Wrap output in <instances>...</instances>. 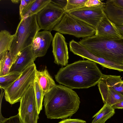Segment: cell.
Segmentation results:
<instances>
[{"instance_id": "cell-1", "label": "cell", "mask_w": 123, "mask_h": 123, "mask_svg": "<svg viewBox=\"0 0 123 123\" xmlns=\"http://www.w3.org/2000/svg\"><path fill=\"white\" fill-rule=\"evenodd\" d=\"M103 74L94 62L80 60L60 68L55 78L60 84L71 89H80L95 86Z\"/></svg>"}, {"instance_id": "cell-2", "label": "cell", "mask_w": 123, "mask_h": 123, "mask_svg": "<svg viewBox=\"0 0 123 123\" xmlns=\"http://www.w3.org/2000/svg\"><path fill=\"white\" fill-rule=\"evenodd\" d=\"M45 114L49 119H65L78 110L80 103L76 93L69 88L56 85L44 95Z\"/></svg>"}, {"instance_id": "cell-3", "label": "cell", "mask_w": 123, "mask_h": 123, "mask_svg": "<svg viewBox=\"0 0 123 123\" xmlns=\"http://www.w3.org/2000/svg\"><path fill=\"white\" fill-rule=\"evenodd\" d=\"M78 42L98 57L123 65V38L94 35L83 38Z\"/></svg>"}, {"instance_id": "cell-4", "label": "cell", "mask_w": 123, "mask_h": 123, "mask_svg": "<svg viewBox=\"0 0 123 123\" xmlns=\"http://www.w3.org/2000/svg\"><path fill=\"white\" fill-rule=\"evenodd\" d=\"M40 30L36 15L20 20L9 51L17 58L22 51L31 46L36 34Z\"/></svg>"}, {"instance_id": "cell-5", "label": "cell", "mask_w": 123, "mask_h": 123, "mask_svg": "<svg viewBox=\"0 0 123 123\" xmlns=\"http://www.w3.org/2000/svg\"><path fill=\"white\" fill-rule=\"evenodd\" d=\"M37 70L34 63L30 64L23 71L18 79L4 89L6 101L12 105L20 101L25 92L33 83Z\"/></svg>"}, {"instance_id": "cell-6", "label": "cell", "mask_w": 123, "mask_h": 123, "mask_svg": "<svg viewBox=\"0 0 123 123\" xmlns=\"http://www.w3.org/2000/svg\"><path fill=\"white\" fill-rule=\"evenodd\" d=\"M53 30L83 38L94 35L96 31L92 26L66 12Z\"/></svg>"}, {"instance_id": "cell-7", "label": "cell", "mask_w": 123, "mask_h": 123, "mask_svg": "<svg viewBox=\"0 0 123 123\" xmlns=\"http://www.w3.org/2000/svg\"><path fill=\"white\" fill-rule=\"evenodd\" d=\"M20 102L18 114L22 123H37L39 114L37 110L34 82L25 92Z\"/></svg>"}, {"instance_id": "cell-8", "label": "cell", "mask_w": 123, "mask_h": 123, "mask_svg": "<svg viewBox=\"0 0 123 123\" xmlns=\"http://www.w3.org/2000/svg\"><path fill=\"white\" fill-rule=\"evenodd\" d=\"M62 8L51 2L36 14L40 30L51 31L60 22L65 13Z\"/></svg>"}, {"instance_id": "cell-9", "label": "cell", "mask_w": 123, "mask_h": 123, "mask_svg": "<svg viewBox=\"0 0 123 123\" xmlns=\"http://www.w3.org/2000/svg\"><path fill=\"white\" fill-rule=\"evenodd\" d=\"M104 5L90 7L84 6L68 13L92 26L96 30L105 14Z\"/></svg>"}, {"instance_id": "cell-10", "label": "cell", "mask_w": 123, "mask_h": 123, "mask_svg": "<svg viewBox=\"0 0 123 123\" xmlns=\"http://www.w3.org/2000/svg\"><path fill=\"white\" fill-rule=\"evenodd\" d=\"M54 62L62 66L68 65L69 59L67 44L65 37L61 33H56L52 41Z\"/></svg>"}, {"instance_id": "cell-11", "label": "cell", "mask_w": 123, "mask_h": 123, "mask_svg": "<svg viewBox=\"0 0 123 123\" xmlns=\"http://www.w3.org/2000/svg\"><path fill=\"white\" fill-rule=\"evenodd\" d=\"M53 38L49 31L44 30L37 33L31 46L36 58L45 55Z\"/></svg>"}, {"instance_id": "cell-12", "label": "cell", "mask_w": 123, "mask_h": 123, "mask_svg": "<svg viewBox=\"0 0 123 123\" xmlns=\"http://www.w3.org/2000/svg\"><path fill=\"white\" fill-rule=\"evenodd\" d=\"M36 58L31 46L26 48L18 56L11 68L10 72L22 73L27 67L34 63Z\"/></svg>"}, {"instance_id": "cell-13", "label": "cell", "mask_w": 123, "mask_h": 123, "mask_svg": "<svg viewBox=\"0 0 123 123\" xmlns=\"http://www.w3.org/2000/svg\"><path fill=\"white\" fill-rule=\"evenodd\" d=\"M95 35L110 38H123L116 25L109 19L105 14L96 29Z\"/></svg>"}, {"instance_id": "cell-14", "label": "cell", "mask_w": 123, "mask_h": 123, "mask_svg": "<svg viewBox=\"0 0 123 123\" xmlns=\"http://www.w3.org/2000/svg\"><path fill=\"white\" fill-rule=\"evenodd\" d=\"M98 89L104 104L112 106L123 101V95L112 88L107 86L100 80L98 83Z\"/></svg>"}, {"instance_id": "cell-15", "label": "cell", "mask_w": 123, "mask_h": 123, "mask_svg": "<svg viewBox=\"0 0 123 123\" xmlns=\"http://www.w3.org/2000/svg\"><path fill=\"white\" fill-rule=\"evenodd\" d=\"M36 77L44 96L56 85L46 68L41 71L37 70Z\"/></svg>"}, {"instance_id": "cell-16", "label": "cell", "mask_w": 123, "mask_h": 123, "mask_svg": "<svg viewBox=\"0 0 123 123\" xmlns=\"http://www.w3.org/2000/svg\"><path fill=\"white\" fill-rule=\"evenodd\" d=\"M104 11L107 17L116 25H122L123 23V9L106 3Z\"/></svg>"}, {"instance_id": "cell-17", "label": "cell", "mask_w": 123, "mask_h": 123, "mask_svg": "<svg viewBox=\"0 0 123 123\" xmlns=\"http://www.w3.org/2000/svg\"><path fill=\"white\" fill-rule=\"evenodd\" d=\"M51 0H34L22 12L20 20L36 15L46 6Z\"/></svg>"}, {"instance_id": "cell-18", "label": "cell", "mask_w": 123, "mask_h": 123, "mask_svg": "<svg viewBox=\"0 0 123 123\" xmlns=\"http://www.w3.org/2000/svg\"><path fill=\"white\" fill-rule=\"evenodd\" d=\"M100 80L108 87L112 88L123 95V80L120 76L103 74Z\"/></svg>"}, {"instance_id": "cell-19", "label": "cell", "mask_w": 123, "mask_h": 123, "mask_svg": "<svg viewBox=\"0 0 123 123\" xmlns=\"http://www.w3.org/2000/svg\"><path fill=\"white\" fill-rule=\"evenodd\" d=\"M16 36L15 33L11 35L6 30L0 32V59L9 51L13 40Z\"/></svg>"}, {"instance_id": "cell-20", "label": "cell", "mask_w": 123, "mask_h": 123, "mask_svg": "<svg viewBox=\"0 0 123 123\" xmlns=\"http://www.w3.org/2000/svg\"><path fill=\"white\" fill-rule=\"evenodd\" d=\"M115 113V109L111 105L105 104L94 115L91 123H105Z\"/></svg>"}, {"instance_id": "cell-21", "label": "cell", "mask_w": 123, "mask_h": 123, "mask_svg": "<svg viewBox=\"0 0 123 123\" xmlns=\"http://www.w3.org/2000/svg\"><path fill=\"white\" fill-rule=\"evenodd\" d=\"M17 58L9 51L0 59V76L8 74Z\"/></svg>"}, {"instance_id": "cell-22", "label": "cell", "mask_w": 123, "mask_h": 123, "mask_svg": "<svg viewBox=\"0 0 123 123\" xmlns=\"http://www.w3.org/2000/svg\"><path fill=\"white\" fill-rule=\"evenodd\" d=\"M22 73L9 72L0 76V88L4 89L8 87L19 78Z\"/></svg>"}, {"instance_id": "cell-23", "label": "cell", "mask_w": 123, "mask_h": 123, "mask_svg": "<svg viewBox=\"0 0 123 123\" xmlns=\"http://www.w3.org/2000/svg\"><path fill=\"white\" fill-rule=\"evenodd\" d=\"M34 86L37 110L39 114L42 110V103L44 96L43 94L42 90L36 78L34 82Z\"/></svg>"}, {"instance_id": "cell-24", "label": "cell", "mask_w": 123, "mask_h": 123, "mask_svg": "<svg viewBox=\"0 0 123 123\" xmlns=\"http://www.w3.org/2000/svg\"><path fill=\"white\" fill-rule=\"evenodd\" d=\"M87 0H67L65 12L68 13L85 6Z\"/></svg>"}, {"instance_id": "cell-25", "label": "cell", "mask_w": 123, "mask_h": 123, "mask_svg": "<svg viewBox=\"0 0 123 123\" xmlns=\"http://www.w3.org/2000/svg\"><path fill=\"white\" fill-rule=\"evenodd\" d=\"M0 123H22L20 118L19 114L6 119Z\"/></svg>"}, {"instance_id": "cell-26", "label": "cell", "mask_w": 123, "mask_h": 123, "mask_svg": "<svg viewBox=\"0 0 123 123\" xmlns=\"http://www.w3.org/2000/svg\"><path fill=\"white\" fill-rule=\"evenodd\" d=\"M34 0H20V4L19 7L20 17L21 16L23 12Z\"/></svg>"}, {"instance_id": "cell-27", "label": "cell", "mask_w": 123, "mask_h": 123, "mask_svg": "<svg viewBox=\"0 0 123 123\" xmlns=\"http://www.w3.org/2000/svg\"><path fill=\"white\" fill-rule=\"evenodd\" d=\"M105 4V3L100 0H87L85 6L88 7L98 6L104 5Z\"/></svg>"}, {"instance_id": "cell-28", "label": "cell", "mask_w": 123, "mask_h": 123, "mask_svg": "<svg viewBox=\"0 0 123 123\" xmlns=\"http://www.w3.org/2000/svg\"><path fill=\"white\" fill-rule=\"evenodd\" d=\"M105 3L123 9V0H108Z\"/></svg>"}, {"instance_id": "cell-29", "label": "cell", "mask_w": 123, "mask_h": 123, "mask_svg": "<svg viewBox=\"0 0 123 123\" xmlns=\"http://www.w3.org/2000/svg\"><path fill=\"white\" fill-rule=\"evenodd\" d=\"M58 123H86L83 120L78 119H71L70 118L64 119Z\"/></svg>"}, {"instance_id": "cell-30", "label": "cell", "mask_w": 123, "mask_h": 123, "mask_svg": "<svg viewBox=\"0 0 123 123\" xmlns=\"http://www.w3.org/2000/svg\"><path fill=\"white\" fill-rule=\"evenodd\" d=\"M51 2L62 8L65 12L67 0H51Z\"/></svg>"}, {"instance_id": "cell-31", "label": "cell", "mask_w": 123, "mask_h": 123, "mask_svg": "<svg viewBox=\"0 0 123 123\" xmlns=\"http://www.w3.org/2000/svg\"><path fill=\"white\" fill-rule=\"evenodd\" d=\"M112 107L115 109H123V101L116 103L112 106Z\"/></svg>"}, {"instance_id": "cell-32", "label": "cell", "mask_w": 123, "mask_h": 123, "mask_svg": "<svg viewBox=\"0 0 123 123\" xmlns=\"http://www.w3.org/2000/svg\"><path fill=\"white\" fill-rule=\"evenodd\" d=\"M116 26L120 34L123 37V25H116Z\"/></svg>"}, {"instance_id": "cell-33", "label": "cell", "mask_w": 123, "mask_h": 123, "mask_svg": "<svg viewBox=\"0 0 123 123\" xmlns=\"http://www.w3.org/2000/svg\"><path fill=\"white\" fill-rule=\"evenodd\" d=\"M12 2L13 3L17 4L19 3V1L20 0H11Z\"/></svg>"}]
</instances>
